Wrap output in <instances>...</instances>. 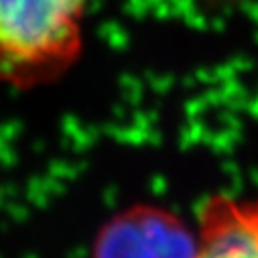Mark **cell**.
Instances as JSON below:
<instances>
[{
    "label": "cell",
    "mask_w": 258,
    "mask_h": 258,
    "mask_svg": "<svg viewBox=\"0 0 258 258\" xmlns=\"http://www.w3.org/2000/svg\"><path fill=\"white\" fill-rule=\"evenodd\" d=\"M92 0H0V80L31 88L59 78L84 45Z\"/></svg>",
    "instance_id": "6da1fadb"
},
{
    "label": "cell",
    "mask_w": 258,
    "mask_h": 258,
    "mask_svg": "<svg viewBox=\"0 0 258 258\" xmlns=\"http://www.w3.org/2000/svg\"><path fill=\"white\" fill-rule=\"evenodd\" d=\"M196 232V258H258V198H208Z\"/></svg>",
    "instance_id": "3957f363"
},
{
    "label": "cell",
    "mask_w": 258,
    "mask_h": 258,
    "mask_svg": "<svg viewBox=\"0 0 258 258\" xmlns=\"http://www.w3.org/2000/svg\"><path fill=\"white\" fill-rule=\"evenodd\" d=\"M198 232L157 206L112 216L94 236L90 258H196Z\"/></svg>",
    "instance_id": "7a4b0ae2"
},
{
    "label": "cell",
    "mask_w": 258,
    "mask_h": 258,
    "mask_svg": "<svg viewBox=\"0 0 258 258\" xmlns=\"http://www.w3.org/2000/svg\"><path fill=\"white\" fill-rule=\"evenodd\" d=\"M159 13L171 15V17H196V15H208L222 9H230L240 0H147Z\"/></svg>",
    "instance_id": "277c9868"
}]
</instances>
